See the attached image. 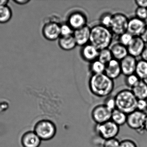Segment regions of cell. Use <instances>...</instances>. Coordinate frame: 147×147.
I'll return each instance as SVG.
<instances>
[{
	"instance_id": "cell-1",
	"label": "cell",
	"mask_w": 147,
	"mask_h": 147,
	"mask_svg": "<svg viewBox=\"0 0 147 147\" xmlns=\"http://www.w3.org/2000/svg\"><path fill=\"white\" fill-rule=\"evenodd\" d=\"M90 92L98 98L108 97L114 90V80L110 79L105 74L92 75L88 82Z\"/></svg>"
},
{
	"instance_id": "cell-2",
	"label": "cell",
	"mask_w": 147,
	"mask_h": 147,
	"mask_svg": "<svg viewBox=\"0 0 147 147\" xmlns=\"http://www.w3.org/2000/svg\"><path fill=\"white\" fill-rule=\"evenodd\" d=\"M113 37V35L111 30L100 24L91 28L90 43L98 50L110 48Z\"/></svg>"
},
{
	"instance_id": "cell-3",
	"label": "cell",
	"mask_w": 147,
	"mask_h": 147,
	"mask_svg": "<svg viewBox=\"0 0 147 147\" xmlns=\"http://www.w3.org/2000/svg\"><path fill=\"white\" fill-rule=\"evenodd\" d=\"M114 96L118 110L127 115L136 110L138 99L131 89H123Z\"/></svg>"
},
{
	"instance_id": "cell-4",
	"label": "cell",
	"mask_w": 147,
	"mask_h": 147,
	"mask_svg": "<svg viewBox=\"0 0 147 147\" xmlns=\"http://www.w3.org/2000/svg\"><path fill=\"white\" fill-rule=\"evenodd\" d=\"M34 131L41 140L48 141L55 136L57 128L52 121L48 119H42L35 125Z\"/></svg>"
},
{
	"instance_id": "cell-5",
	"label": "cell",
	"mask_w": 147,
	"mask_h": 147,
	"mask_svg": "<svg viewBox=\"0 0 147 147\" xmlns=\"http://www.w3.org/2000/svg\"><path fill=\"white\" fill-rule=\"evenodd\" d=\"M94 131L103 141L117 138L119 132V126L110 120L105 123L96 124Z\"/></svg>"
},
{
	"instance_id": "cell-6",
	"label": "cell",
	"mask_w": 147,
	"mask_h": 147,
	"mask_svg": "<svg viewBox=\"0 0 147 147\" xmlns=\"http://www.w3.org/2000/svg\"><path fill=\"white\" fill-rule=\"evenodd\" d=\"M129 19L123 13H117L113 14L110 30L113 35L120 36L127 31Z\"/></svg>"
},
{
	"instance_id": "cell-7",
	"label": "cell",
	"mask_w": 147,
	"mask_h": 147,
	"mask_svg": "<svg viewBox=\"0 0 147 147\" xmlns=\"http://www.w3.org/2000/svg\"><path fill=\"white\" fill-rule=\"evenodd\" d=\"M147 113L136 110L127 115L126 124L128 127L138 132L144 130V124Z\"/></svg>"
},
{
	"instance_id": "cell-8",
	"label": "cell",
	"mask_w": 147,
	"mask_h": 147,
	"mask_svg": "<svg viewBox=\"0 0 147 147\" xmlns=\"http://www.w3.org/2000/svg\"><path fill=\"white\" fill-rule=\"evenodd\" d=\"M112 112L109 111L104 104L94 106L91 112V117L96 124L103 123L111 120Z\"/></svg>"
},
{
	"instance_id": "cell-9",
	"label": "cell",
	"mask_w": 147,
	"mask_h": 147,
	"mask_svg": "<svg viewBox=\"0 0 147 147\" xmlns=\"http://www.w3.org/2000/svg\"><path fill=\"white\" fill-rule=\"evenodd\" d=\"M61 25L55 21H50L45 24L42 29L44 37L50 41L59 39L61 36Z\"/></svg>"
},
{
	"instance_id": "cell-10",
	"label": "cell",
	"mask_w": 147,
	"mask_h": 147,
	"mask_svg": "<svg viewBox=\"0 0 147 147\" xmlns=\"http://www.w3.org/2000/svg\"><path fill=\"white\" fill-rule=\"evenodd\" d=\"M86 15L80 11L72 12L67 19V24L74 30H78L87 25Z\"/></svg>"
},
{
	"instance_id": "cell-11",
	"label": "cell",
	"mask_w": 147,
	"mask_h": 147,
	"mask_svg": "<svg viewBox=\"0 0 147 147\" xmlns=\"http://www.w3.org/2000/svg\"><path fill=\"white\" fill-rule=\"evenodd\" d=\"M147 26L146 21L141 20L136 17L129 19L127 31L133 37H140Z\"/></svg>"
},
{
	"instance_id": "cell-12",
	"label": "cell",
	"mask_w": 147,
	"mask_h": 147,
	"mask_svg": "<svg viewBox=\"0 0 147 147\" xmlns=\"http://www.w3.org/2000/svg\"><path fill=\"white\" fill-rule=\"evenodd\" d=\"M91 27L88 26L74 31L73 36L77 46L83 47L90 43Z\"/></svg>"
},
{
	"instance_id": "cell-13",
	"label": "cell",
	"mask_w": 147,
	"mask_h": 147,
	"mask_svg": "<svg viewBox=\"0 0 147 147\" xmlns=\"http://www.w3.org/2000/svg\"><path fill=\"white\" fill-rule=\"evenodd\" d=\"M146 45L140 37H134L131 42L127 47L129 55L136 58L141 56Z\"/></svg>"
},
{
	"instance_id": "cell-14",
	"label": "cell",
	"mask_w": 147,
	"mask_h": 147,
	"mask_svg": "<svg viewBox=\"0 0 147 147\" xmlns=\"http://www.w3.org/2000/svg\"><path fill=\"white\" fill-rule=\"evenodd\" d=\"M137 63L136 58L129 55L120 61L122 74L127 76L135 74Z\"/></svg>"
},
{
	"instance_id": "cell-15",
	"label": "cell",
	"mask_w": 147,
	"mask_h": 147,
	"mask_svg": "<svg viewBox=\"0 0 147 147\" xmlns=\"http://www.w3.org/2000/svg\"><path fill=\"white\" fill-rule=\"evenodd\" d=\"M104 74L113 80L118 78L122 74L120 61L113 58L106 65Z\"/></svg>"
},
{
	"instance_id": "cell-16",
	"label": "cell",
	"mask_w": 147,
	"mask_h": 147,
	"mask_svg": "<svg viewBox=\"0 0 147 147\" xmlns=\"http://www.w3.org/2000/svg\"><path fill=\"white\" fill-rule=\"evenodd\" d=\"M99 52V50L89 43L82 47L81 55L84 61L91 63L98 59Z\"/></svg>"
},
{
	"instance_id": "cell-17",
	"label": "cell",
	"mask_w": 147,
	"mask_h": 147,
	"mask_svg": "<svg viewBox=\"0 0 147 147\" xmlns=\"http://www.w3.org/2000/svg\"><path fill=\"white\" fill-rule=\"evenodd\" d=\"M41 141L34 131H28L22 136L21 143L24 147H39Z\"/></svg>"
},
{
	"instance_id": "cell-18",
	"label": "cell",
	"mask_w": 147,
	"mask_h": 147,
	"mask_svg": "<svg viewBox=\"0 0 147 147\" xmlns=\"http://www.w3.org/2000/svg\"><path fill=\"white\" fill-rule=\"evenodd\" d=\"M113 59L121 61L129 55L127 47L119 42L112 44L109 48Z\"/></svg>"
},
{
	"instance_id": "cell-19",
	"label": "cell",
	"mask_w": 147,
	"mask_h": 147,
	"mask_svg": "<svg viewBox=\"0 0 147 147\" xmlns=\"http://www.w3.org/2000/svg\"><path fill=\"white\" fill-rule=\"evenodd\" d=\"M58 44L60 48L65 51L73 50L77 46L73 36L60 37Z\"/></svg>"
},
{
	"instance_id": "cell-20",
	"label": "cell",
	"mask_w": 147,
	"mask_h": 147,
	"mask_svg": "<svg viewBox=\"0 0 147 147\" xmlns=\"http://www.w3.org/2000/svg\"><path fill=\"white\" fill-rule=\"evenodd\" d=\"M131 90L138 100L147 99V85L142 80Z\"/></svg>"
},
{
	"instance_id": "cell-21",
	"label": "cell",
	"mask_w": 147,
	"mask_h": 147,
	"mask_svg": "<svg viewBox=\"0 0 147 147\" xmlns=\"http://www.w3.org/2000/svg\"><path fill=\"white\" fill-rule=\"evenodd\" d=\"M127 114L116 109L112 112L111 120L120 127L126 124Z\"/></svg>"
},
{
	"instance_id": "cell-22",
	"label": "cell",
	"mask_w": 147,
	"mask_h": 147,
	"mask_svg": "<svg viewBox=\"0 0 147 147\" xmlns=\"http://www.w3.org/2000/svg\"><path fill=\"white\" fill-rule=\"evenodd\" d=\"M12 15V11L8 5L0 7V24L8 23L11 19Z\"/></svg>"
},
{
	"instance_id": "cell-23",
	"label": "cell",
	"mask_w": 147,
	"mask_h": 147,
	"mask_svg": "<svg viewBox=\"0 0 147 147\" xmlns=\"http://www.w3.org/2000/svg\"><path fill=\"white\" fill-rule=\"evenodd\" d=\"M135 74L140 80H143L147 77V62L141 60L137 61Z\"/></svg>"
},
{
	"instance_id": "cell-24",
	"label": "cell",
	"mask_w": 147,
	"mask_h": 147,
	"mask_svg": "<svg viewBox=\"0 0 147 147\" xmlns=\"http://www.w3.org/2000/svg\"><path fill=\"white\" fill-rule=\"evenodd\" d=\"M90 70L92 75H98L105 73L106 65L98 59L90 63Z\"/></svg>"
},
{
	"instance_id": "cell-25",
	"label": "cell",
	"mask_w": 147,
	"mask_h": 147,
	"mask_svg": "<svg viewBox=\"0 0 147 147\" xmlns=\"http://www.w3.org/2000/svg\"><path fill=\"white\" fill-rule=\"evenodd\" d=\"M113 59V57L109 48L99 51L98 59L102 63L106 65Z\"/></svg>"
},
{
	"instance_id": "cell-26",
	"label": "cell",
	"mask_w": 147,
	"mask_h": 147,
	"mask_svg": "<svg viewBox=\"0 0 147 147\" xmlns=\"http://www.w3.org/2000/svg\"><path fill=\"white\" fill-rule=\"evenodd\" d=\"M112 18L113 14L107 12L103 13L100 18V24L104 27L110 29Z\"/></svg>"
},
{
	"instance_id": "cell-27",
	"label": "cell",
	"mask_w": 147,
	"mask_h": 147,
	"mask_svg": "<svg viewBox=\"0 0 147 147\" xmlns=\"http://www.w3.org/2000/svg\"><path fill=\"white\" fill-rule=\"evenodd\" d=\"M140 80V79L136 74H133L126 76L125 84L130 89H131L138 83Z\"/></svg>"
},
{
	"instance_id": "cell-28",
	"label": "cell",
	"mask_w": 147,
	"mask_h": 147,
	"mask_svg": "<svg viewBox=\"0 0 147 147\" xmlns=\"http://www.w3.org/2000/svg\"><path fill=\"white\" fill-rule=\"evenodd\" d=\"M133 38L134 37L131 34L126 32L119 36L118 42L123 45L127 47L131 42Z\"/></svg>"
},
{
	"instance_id": "cell-29",
	"label": "cell",
	"mask_w": 147,
	"mask_h": 147,
	"mask_svg": "<svg viewBox=\"0 0 147 147\" xmlns=\"http://www.w3.org/2000/svg\"><path fill=\"white\" fill-rule=\"evenodd\" d=\"M103 104L111 111L112 112L117 109L115 96L110 95L107 97Z\"/></svg>"
},
{
	"instance_id": "cell-30",
	"label": "cell",
	"mask_w": 147,
	"mask_h": 147,
	"mask_svg": "<svg viewBox=\"0 0 147 147\" xmlns=\"http://www.w3.org/2000/svg\"><path fill=\"white\" fill-rule=\"evenodd\" d=\"M60 30L61 36H73L74 32V30L67 23L61 25Z\"/></svg>"
},
{
	"instance_id": "cell-31",
	"label": "cell",
	"mask_w": 147,
	"mask_h": 147,
	"mask_svg": "<svg viewBox=\"0 0 147 147\" xmlns=\"http://www.w3.org/2000/svg\"><path fill=\"white\" fill-rule=\"evenodd\" d=\"M135 17L141 20L146 21L147 19V8L137 7L135 11Z\"/></svg>"
},
{
	"instance_id": "cell-32",
	"label": "cell",
	"mask_w": 147,
	"mask_h": 147,
	"mask_svg": "<svg viewBox=\"0 0 147 147\" xmlns=\"http://www.w3.org/2000/svg\"><path fill=\"white\" fill-rule=\"evenodd\" d=\"M120 141L117 138L104 140L102 144L103 147H119Z\"/></svg>"
},
{
	"instance_id": "cell-33",
	"label": "cell",
	"mask_w": 147,
	"mask_h": 147,
	"mask_svg": "<svg viewBox=\"0 0 147 147\" xmlns=\"http://www.w3.org/2000/svg\"><path fill=\"white\" fill-rule=\"evenodd\" d=\"M136 110L147 114V99L138 100Z\"/></svg>"
},
{
	"instance_id": "cell-34",
	"label": "cell",
	"mask_w": 147,
	"mask_h": 147,
	"mask_svg": "<svg viewBox=\"0 0 147 147\" xmlns=\"http://www.w3.org/2000/svg\"><path fill=\"white\" fill-rule=\"evenodd\" d=\"M119 147H138L135 141L130 139H125L120 141Z\"/></svg>"
},
{
	"instance_id": "cell-35",
	"label": "cell",
	"mask_w": 147,
	"mask_h": 147,
	"mask_svg": "<svg viewBox=\"0 0 147 147\" xmlns=\"http://www.w3.org/2000/svg\"><path fill=\"white\" fill-rule=\"evenodd\" d=\"M135 2L138 7L147 8V0H136Z\"/></svg>"
},
{
	"instance_id": "cell-36",
	"label": "cell",
	"mask_w": 147,
	"mask_h": 147,
	"mask_svg": "<svg viewBox=\"0 0 147 147\" xmlns=\"http://www.w3.org/2000/svg\"><path fill=\"white\" fill-rule=\"evenodd\" d=\"M14 3L18 5H24L28 4L30 1V0H14L13 1Z\"/></svg>"
},
{
	"instance_id": "cell-37",
	"label": "cell",
	"mask_w": 147,
	"mask_h": 147,
	"mask_svg": "<svg viewBox=\"0 0 147 147\" xmlns=\"http://www.w3.org/2000/svg\"><path fill=\"white\" fill-rule=\"evenodd\" d=\"M142 60L147 62V44H146L145 48L141 56Z\"/></svg>"
},
{
	"instance_id": "cell-38",
	"label": "cell",
	"mask_w": 147,
	"mask_h": 147,
	"mask_svg": "<svg viewBox=\"0 0 147 147\" xmlns=\"http://www.w3.org/2000/svg\"><path fill=\"white\" fill-rule=\"evenodd\" d=\"M140 37L146 44H147V26L144 31Z\"/></svg>"
},
{
	"instance_id": "cell-39",
	"label": "cell",
	"mask_w": 147,
	"mask_h": 147,
	"mask_svg": "<svg viewBox=\"0 0 147 147\" xmlns=\"http://www.w3.org/2000/svg\"><path fill=\"white\" fill-rule=\"evenodd\" d=\"M8 2H9V1L7 0H0V7L7 5Z\"/></svg>"
},
{
	"instance_id": "cell-40",
	"label": "cell",
	"mask_w": 147,
	"mask_h": 147,
	"mask_svg": "<svg viewBox=\"0 0 147 147\" xmlns=\"http://www.w3.org/2000/svg\"><path fill=\"white\" fill-rule=\"evenodd\" d=\"M144 130L147 131V114L146 119H145V123H144Z\"/></svg>"
},
{
	"instance_id": "cell-41",
	"label": "cell",
	"mask_w": 147,
	"mask_h": 147,
	"mask_svg": "<svg viewBox=\"0 0 147 147\" xmlns=\"http://www.w3.org/2000/svg\"><path fill=\"white\" fill-rule=\"evenodd\" d=\"M142 80L145 83V84L147 85V77L145 78V79H144Z\"/></svg>"
}]
</instances>
